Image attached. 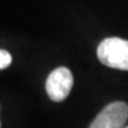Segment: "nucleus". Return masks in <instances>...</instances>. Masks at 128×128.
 I'll use <instances>...</instances> for the list:
<instances>
[{
    "mask_svg": "<svg viewBox=\"0 0 128 128\" xmlns=\"http://www.w3.org/2000/svg\"><path fill=\"white\" fill-rule=\"evenodd\" d=\"M124 128H128V127H124Z\"/></svg>",
    "mask_w": 128,
    "mask_h": 128,
    "instance_id": "39448f33",
    "label": "nucleus"
},
{
    "mask_svg": "<svg viewBox=\"0 0 128 128\" xmlns=\"http://www.w3.org/2000/svg\"><path fill=\"white\" fill-rule=\"evenodd\" d=\"M97 57L106 66L128 70V40L119 37H109L100 43Z\"/></svg>",
    "mask_w": 128,
    "mask_h": 128,
    "instance_id": "f257e3e1",
    "label": "nucleus"
},
{
    "mask_svg": "<svg viewBox=\"0 0 128 128\" xmlns=\"http://www.w3.org/2000/svg\"><path fill=\"white\" fill-rule=\"evenodd\" d=\"M74 76L71 71L65 66H60L48 76L45 89L49 97L52 101L62 102L69 96Z\"/></svg>",
    "mask_w": 128,
    "mask_h": 128,
    "instance_id": "f03ea898",
    "label": "nucleus"
},
{
    "mask_svg": "<svg viewBox=\"0 0 128 128\" xmlns=\"http://www.w3.org/2000/svg\"><path fill=\"white\" fill-rule=\"evenodd\" d=\"M12 63V56L8 51L0 49V70L6 69L10 64Z\"/></svg>",
    "mask_w": 128,
    "mask_h": 128,
    "instance_id": "20e7f679",
    "label": "nucleus"
},
{
    "mask_svg": "<svg viewBox=\"0 0 128 128\" xmlns=\"http://www.w3.org/2000/svg\"><path fill=\"white\" fill-rule=\"evenodd\" d=\"M128 120V104L112 102L101 110L89 128H122Z\"/></svg>",
    "mask_w": 128,
    "mask_h": 128,
    "instance_id": "7ed1b4c3",
    "label": "nucleus"
}]
</instances>
